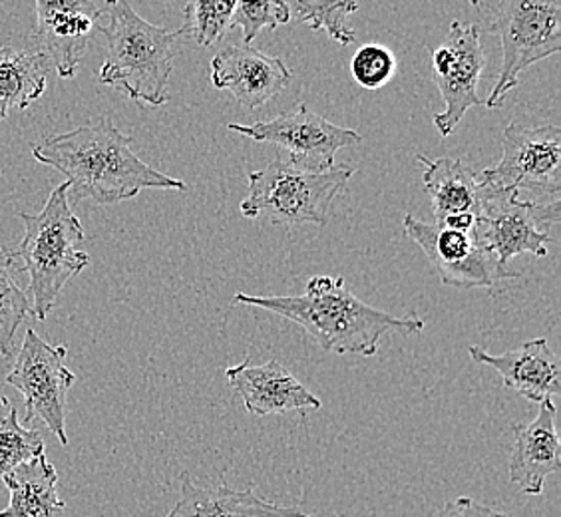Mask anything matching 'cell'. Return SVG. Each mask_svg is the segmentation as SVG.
<instances>
[{"label":"cell","mask_w":561,"mask_h":517,"mask_svg":"<svg viewBox=\"0 0 561 517\" xmlns=\"http://www.w3.org/2000/svg\"><path fill=\"white\" fill-rule=\"evenodd\" d=\"M131 136L108 118L87 124L34 146L36 162L66 175L72 199H94L100 205L119 204L141 189H180L187 185L141 162L131 151Z\"/></svg>","instance_id":"obj_1"},{"label":"cell","mask_w":561,"mask_h":517,"mask_svg":"<svg viewBox=\"0 0 561 517\" xmlns=\"http://www.w3.org/2000/svg\"><path fill=\"white\" fill-rule=\"evenodd\" d=\"M233 302L260 307L299 324L331 355L373 358L378 355L380 338L389 331L400 334L424 331V321L416 314L394 317L375 309L348 291L345 279L329 275L313 277L307 283L305 292L297 297L238 292Z\"/></svg>","instance_id":"obj_2"},{"label":"cell","mask_w":561,"mask_h":517,"mask_svg":"<svg viewBox=\"0 0 561 517\" xmlns=\"http://www.w3.org/2000/svg\"><path fill=\"white\" fill-rule=\"evenodd\" d=\"M104 24L98 33L108 41V56L100 68V82L116 88L136 104L163 106L170 94L168 84L180 31H168L144 21L128 0H106L102 9Z\"/></svg>","instance_id":"obj_3"},{"label":"cell","mask_w":561,"mask_h":517,"mask_svg":"<svg viewBox=\"0 0 561 517\" xmlns=\"http://www.w3.org/2000/svg\"><path fill=\"white\" fill-rule=\"evenodd\" d=\"M19 217L24 223V239L11 251L12 257L21 258V269L28 273L31 314L46 321L66 283L90 265V255L82 251L84 227L70 207L66 182L53 189L41 214Z\"/></svg>","instance_id":"obj_4"},{"label":"cell","mask_w":561,"mask_h":517,"mask_svg":"<svg viewBox=\"0 0 561 517\" xmlns=\"http://www.w3.org/2000/svg\"><path fill=\"white\" fill-rule=\"evenodd\" d=\"M353 175L348 165L305 172L277 153L263 170L249 173V195L239 209L248 219H267L275 226H324L331 205Z\"/></svg>","instance_id":"obj_5"},{"label":"cell","mask_w":561,"mask_h":517,"mask_svg":"<svg viewBox=\"0 0 561 517\" xmlns=\"http://www.w3.org/2000/svg\"><path fill=\"white\" fill-rule=\"evenodd\" d=\"M490 33L502 44V68L486 108L502 106L529 66L561 50V0H497Z\"/></svg>","instance_id":"obj_6"},{"label":"cell","mask_w":561,"mask_h":517,"mask_svg":"<svg viewBox=\"0 0 561 517\" xmlns=\"http://www.w3.org/2000/svg\"><path fill=\"white\" fill-rule=\"evenodd\" d=\"M496 192L531 195L536 202H558L561 195V129L512 122L504 129L502 160L480 172Z\"/></svg>","instance_id":"obj_7"},{"label":"cell","mask_w":561,"mask_h":517,"mask_svg":"<svg viewBox=\"0 0 561 517\" xmlns=\"http://www.w3.org/2000/svg\"><path fill=\"white\" fill-rule=\"evenodd\" d=\"M560 199H522L516 192H496L488 187L476 216V241L494 253L502 267H507L510 258L522 253L546 257L551 243V226L560 221Z\"/></svg>","instance_id":"obj_8"},{"label":"cell","mask_w":561,"mask_h":517,"mask_svg":"<svg viewBox=\"0 0 561 517\" xmlns=\"http://www.w3.org/2000/svg\"><path fill=\"white\" fill-rule=\"evenodd\" d=\"M66 355V346L48 345L41 334L28 329L14 367L7 375V384L24 397L22 422L41 418L62 446H68L66 399L76 382L75 372L65 365Z\"/></svg>","instance_id":"obj_9"},{"label":"cell","mask_w":561,"mask_h":517,"mask_svg":"<svg viewBox=\"0 0 561 517\" xmlns=\"http://www.w3.org/2000/svg\"><path fill=\"white\" fill-rule=\"evenodd\" d=\"M227 129L243 138L277 146L280 158L287 153L285 162L305 172H331L336 168V151L363 141L355 129L339 128L329 119L313 114L305 104L251 126L229 124Z\"/></svg>","instance_id":"obj_10"},{"label":"cell","mask_w":561,"mask_h":517,"mask_svg":"<svg viewBox=\"0 0 561 517\" xmlns=\"http://www.w3.org/2000/svg\"><path fill=\"white\" fill-rule=\"evenodd\" d=\"M402 227L407 238L426 253L443 285L492 289L497 280L519 279V273L502 267L496 255L476 241L474 231H456L414 216H404Z\"/></svg>","instance_id":"obj_11"},{"label":"cell","mask_w":561,"mask_h":517,"mask_svg":"<svg viewBox=\"0 0 561 517\" xmlns=\"http://www.w3.org/2000/svg\"><path fill=\"white\" fill-rule=\"evenodd\" d=\"M431 55L432 78L446 104L444 112L434 114V126L440 136H450L468 110L482 106L478 82L484 72L486 56L478 24L454 21L446 43Z\"/></svg>","instance_id":"obj_12"},{"label":"cell","mask_w":561,"mask_h":517,"mask_svg":"<svg viewBox=\"0 0 561 517\" xmlns=\"http://www.w3.org/2000/svg\"><path fill=\"white\" fill-rule=\"evenodd\" d=\"M102 9L92 0H36L34 48L50 58L60 78H75Z\"/></svg>","instance_id":"obj_13"},{"label":"cell","mask_w":561,"mask_h":517,"mask_svg":"<svg viewBox=\"0 0 561 517\" xmlns=\"http://www.w3.org/2000/svg\"><path fill=\"white\" fill-rule=\"evenodd\" d=\"M209 82L217 90L231 92L239 106L257 110L279 96L291 82L293 72L277 56L251 46H226L209 65Z\"/></svg>","instance_id":"obj_14"},{"label":"cell","mask_w":561,"mask_h":517,"mask_svg":"<svg viewBox=\"0 0 561 517\" xmlns=\"http://www.w3.org/2000/svg\"><path fill=\"white\" fill-rule=\"evenodd\" d=\"M468 353L478 365L494 368L507 390L518 392L529 402L541 404L561 392L560 358L546 338L526 341L502 355H490L482 346H468Z\"/></svg>","instance_id":"obj_15"},{"label":"cell","mask_w":561,"mask_h":517,"mask_svg":"<svg viewBox=\"0 0 561 517\" xmlns=\"http://www.w3.org/2000/svg\"><path fill=\"white\" fill-rule=\"evenodd\" d=\"M227 382L243 400L251 416L285 414L293 410H319L323 404L309 388L293 377L275 358L251 367L245 358L238 367L227 368Z\"/></svg>","instance_id":"obj_16"},{"label":"cell","mask_w":561,"mask_h":517,"mask_svg":"<svg viewBox=\"0 0 561 517\" xmlns=\"http://www.w3.org/2000/svg\"><path fill=\"white\" fill-rule=\"evenodd\" d=\"M558 406L543 400L538 416L528 424H514L516 444L510 456V482L526 496H541L548 475L561 468V444L558 434Z\"/></svg>","instance_id":"obj_17"},{"label":"cell","mask_w":561,"mask_h":517,"mask_svg":"<svg viewBox=\"0 0 561 517\" xmlns=\"http://www.w3.org/2000/svg\"><path fill=\"white\" fill-rule=\"evenodd\" d=\"M165 517H314L299 507L275 506L257 496L249 485L233 490L221 478L219 484L199 485L182 474V492Z\"/></svg>","instance_id":"obj_18"},{"label":"cell","mask_w":561,"mask_h":517,"mask_svg":"<svg viewBox=\"0 0 561 517\" xmlns=\"http://www.w3.org/2000/svg\"><path fill=\"white\" fill-rule=\"evenodd\" d=\"M416 160L426 168L422 182L431 195L434 223L460 214L478 216L488 189L480 173L474 172L465 160H428L422 153L416 156Z\"/></svg>","instance_id":"obj_19"},{"label":"cell","mask_w":561,"mask_h":517,"mask_svg":"<svg viewBox=\"0 0 561 517\" xmlns=\"http://www.w3.org/2000/svg\"><path fill=\"white\" fill-rule=\"evenodd\" d=\"M2 482L11 499L0 517H62L66 506L58 496V472L46 453L21 463Z\"/></svg>","instance_id":"obj_20"},{"label":"cell","mask_w":561,"mask_h":517,"mask_svg":"<svg viewBox=\"0 0 561 517\" xmlns=\"http://www.w3.org/2000/svg\"><path fill=\"white\" fill-rule=\"evenodd\" d=\"M53 62L41 50L0 48V119L12 110L28 108L48 87Z\"/></svg>","instance_id":"obj_21"},{"label":"cell","mask_w":561,"mask_h":517,"mask_svg":"<svg viewBox=\"0 0 561 517\" xmlns=\"http://www.w3.org/2000/svg\"><path fill=\"white\" fill-rule=\"evenodd\" d=\"M291 22L309 24L311 31H324L335 43H355V31L348 28V16L358 11L356 0H283Z\"/></svg>","instance_id":"obj_22"},{"label":"cell","mask_w":561,"mask_h":517,"mask_svg":"<svg viewBox=\"0 0 561 517\" xmlns=\"http://www.w3.org/2000/svg\"><path fill=\"white\" fill-rule=\"evenodd\" d=\"M14 273L11 251L0 248V355L7 360L14 355V334L33 311L31 299L19 287Z\"/></svg>","instance_id":"obj_23"},{"label":"cell","mask_w":561,"mask_h":517,"mask_svg":"<svg viewBox=\"0 0 561 517\" xmlns=\"http://www.w3.org/2000/svg\"><path fill=\"white\" fill-rule=\"evenodd\" d=\"M238 0H185L182 33L199 46H214L231 31Z\"/></svg>","instance_id":"obj_24"},{"label":"cell","mask_w":561,"mask_h":517,"mask_svg":"<svg viewBox=\"0 0 561 517\" xmlns=\"http://www.w3.org/2000/svg\"><path fill=\"white\" fill-rule=\"evenodd\" d=\"M7 414L0 416V480L21 463L44 453L43 432L28 430L19 421V409L11 400L2 399Z\"/></svg>","instance_id":"obj_25"},{"label":"cell","mask_w":561,"mask_h":517,"mask_svg":"<svg viewBox=\"0 0 561 517\" xmlns=\"http://www.w3.org/2000/svg\"><path fill=\"white\" fill-rule=\"evenodd\" d=\"M291 14L283 0H238V9L231 21V28L239 26L243 34V43L251 44L261 31L289 24Z\"/></svg>","instance_id":"obj_26"},{"label":"cell","mask_w":561,"mask_h":517,"mask_svg":"<svg viewBox=\"0 0 561 517\" xmlns=\"http://www.w3.org/2000/svg\"><path fill=\"white\" fill-rule=\"evenodd\" d=\"M397 56L382 44L360 46L351 60V74L358 87L367 90H378L389 84L392 76L397 74Z\"/></svg>","instance_id":"obj_27"},{"label":"cell","mask_w":561,"mask_h":517,"mask_svg":"<svg viewBox=\"0 0 561 517\" xmlns=\"http://www.w3.org/2000/svg\"><path fill=\"white\" fill-rule=\"evenodd\" d=\"M438 517H506L496 509L484 504H478L472 497H456L453 502H446Z\"/></svg>","instance_id":"obj_28"},{"label":"cell","mask_w":561,"mask_h":517,"mask_svg":"<svg viewBox=\"0 0 561 517\" xmlns=\"http://www.w3.org/2000/svg\"><path fill=\"white\" fill-rule=\"evenodd\" d=\"M4 365H7V358L0 355V372H2V368H4Z\"/></svg>","instance_id":"obj_29"},{"label":"cell","mask_w":561,"mask_h":517,"mask_svg":"<svg viewBox=\"0 0 561 517\" xmlns=\"http://www.w3.org/2000/svg\"><path fill=\"white\" fill-rule=\"evenodd\" d=\"M468 2H470V4H472V7H476V9H478V7H480V0H468Z\"/></svg>","instance_id":"obj_30"}]
</instances>
